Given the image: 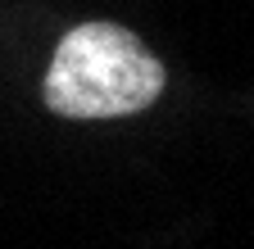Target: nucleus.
Wrapping results in <instances>:
<instances>
[{"instance_id":"nucleus-1","label":"nucleus","mask_w":254,"mask_h":249,"mask_svg":"<svg viewBox=\"0 0 254 249\" xmlns=\"http://www.w3.org/2000/svg\"><path fill=\"white\" fill-rule=\"evenodd\" d=\"M164 64L118 23H77L59 41L41 100L64 118H127L164 96Z\"/></svg>"}]
</instances>
